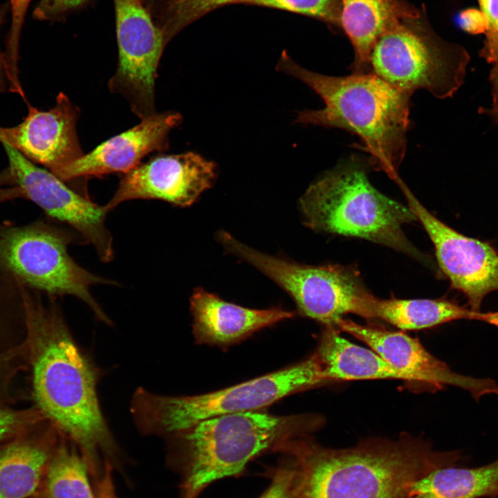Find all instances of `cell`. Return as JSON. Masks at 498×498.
<instances>
[{"instance_id":"21","label":"cell","mask_w":498,"mask_h":498,"mask_svg":"<svg viewBox=\"0 0 498 498\" xmlns=\"http://www.w3.org/2000/svg\"><path fill=\"white\" fill-rule=\"evenodd\" d=\"M326 382L405 377L371 349L342 337L335 326H327L315 353Z\"/></svg>"},{"instance_id":"3","label":"cell","mask_w":498,"mask_h":498,"mask_svg":"<svg viewBox=\"0 0 498 498\" xmlns=\"http://www.w3.org/2000/svg\"><path fill=\"white\" fill-rule=\"evenodd\" d=\"M278 71L297 78L325 103L320 110L299 111L296 122L346 129L358 136L371 167L397 181L409 127L411 95L372 73L335 77L311 71L284 51Z\"/></svg>"},{"instance_id":"11","label":"cell","mask_w":498,"mask_h":498,"mask_svg":"<svg viewBox=\"0 0 498 498\" xmlns=\"http://www.w3.org/2000/svg\"><path fill=\"white\" fill-rule=\"evenodd\" d=\"M2 145L22 197L37 205L49 216L73 228L84 241L93 246L101 261H111L114 257L113 238L106 225L107 212L104 207L70 188L55 174L37 167L11 147Z\"/></svg>"},{"instance_id":"25","label":"cell","mask_w":498,"mask_h":498,"mask_svg":"<svg viewBox=\"0 0 498 498\" xmlns=\"http://www.w3.org/2000/svg\"><path fill=\"white\" fill-rule=\"evenodd\" d=\"M239 3L280 9L319 19L341 30L340 0H241Z\"/></svg>"},{"instance_id":"19","label":"cell","mask_w":498,"mask_h":498,"mask_svg":"<svg viewBox=\"0 0 498 498\" xmlns=\"http://www.w3.org/2000/svg\"><path fill=\"white\" fill-rule=\"evenodd\" d=\"M356 315L380 319L402 330L422 329L463 319L498 327V311H475L445 299H380L369 293L361 301Z\"/></svg>"},{"instance_id":"12","label":"cell","mask_w":498,"mask_h":498,"mask_svg":"<svg viewBox=\"0 0 498 498\" xmlns=\"http://www.w3.org/2000/svg\"><path fill=\"white\" fill-rule=\"evenodd\" d=\"M409 208L434 246L439 265L452 286L467 297L470 308L480 311L484 297L498 290V252L489 243L464 236L431 214L400 181Z\"/></svg>"},{"instance_id":"38","label":"cell","mask_w":498,"mask_h":498,"mask_svg":"<svg viewBox=\"0 0 498 498\" xmlns=\"http://www.w3.org/2000/svg\"><path fill=\"white\" fill-rule=\"evenodd\" d=\"M33 498H44V497H33ZM44 498H45V497H44Z\"/></svg>"},{"instance_id":"1","label":"cell","mask_w":498,"mask_h":498,"mask_svg":"<svg viewBox=\"0 0 498 498\" xmlns=\"http://www.w3.org/2000/svg\"><path fill=\"white\" fill-rule=\"evenodd\" d=\"M19 287L38 410L93 466L99 453L116 450L98 397L99 371L75 340L57 304H45L28 286Z\"/></svg>"},{"instance_id":"16","label":"cell","mask_w":498,"mask_h":498,"mask_svg":"<svg viewBox=\"0 0 498 498\" xmlns=\"http://www.w3.org/2000/svg\"><path fill=\"white\" fill-rule=\"evenodd\" d=\"M183 120L176 111H165L141 120L131 129L104 142L64 167L56 176L66 182L80 178L124 174L153 152L169 147V133Z\"/></svg>"},{"instance_id":"24","label":"cell","mask_w":498,"mask_h":498,"mask_svg":"<svg viewBox=\"0 0 498 498\" xmlns=\"http://www.w3.org/2000/svg\"><path fill=\"white\" fill-rule=\"evenodd\" d=\"M241 0H160L150 14L169 42L180 31L205 15Z\"/></svg>"},{"instance_id":"37","label":"cell","mask_w":498,"mask_h":498,"mask_svg":"<svg viewBox=\"0 0 498 498\" xmlns=\"http://www.w3.org/2000/svg\"><path fill=\"white\" fill-rule=\"evenodd\" d=\"M146 9L149 11L159 0H139Z\"/></svg>"},{"instance_id":"20","label":"cell","mask_w":498,"mask_h":498,"mask_svg":"<svg viewBox=\"0 0 498 498\" xmlns=\"http://www.w3.org/2000/svg\"><path fill=\"white\" fill-rule=\"evenodd\" d=\"M340 1L341 29L354 50L353 73H370V54L378 39L399 19L420 10L405 0Z\"/></svg>"},{"instance_id":"8","label":"cell","mask_w":498,"mask_h":498,"mask_svg":"<svg viewBox=\"0 0 498 498\" xmlns=\"http://www.w3.org/2000/svg\"><path fill=\"white\" fill-rule=\"evenodd\" d=\"M73 240L67 231L42 221L24 226L0 225V273L53 297H77L100 321L111 325L91 288L117 282L80 266L68 250Z\"/></svg>"},{"instance_id":"6","label":"cell","mask_w":498,"mask_h":498,"mask_svg":"<svg viewBox=\"0 0 498 498\" xmlns=\"http://www.w3.org/2000/svg\"><path fill=\"white\" fill-rule=\"evenodd\" d=\"M324 382L326 381L314 353L288 367L203 394L169 396L138 388L132 398L131 412L143 433L173 436L205 419L259 411L293 393Z\"/></svg>"},{"instance_id":"34","label":"cell","mask_w":498,"mask_h":498,"mask_svg":"<svg viewBox=\"0 0 498 498\" xmlns=\"http://www.w3.org/2000/svg\"><path fill=\"white\" fill-rule=\"evenodd\" d=\"M97 498H117L113 486L111 468L109 463L106 465L104 474L100 481Z\"/></svg>"},{"instance_id":"30","label":"cell","mask_w":498,"mask_h":498,"mask_svg":"<svg viewBox=\"0 0 498 498\" xmlns=\"http://www.w3.org/2000/svg\"><path fill=\"white\" fill-rule=\"evenodd\" d=\"M89 0H41L35 10L34 17L39 20L61 19Z\"/></svg>"},{"instance_id":"31","label":"cell","mask_w":498,"mask_h":498,"mask_svg":"<svg viewBox=\"0 0 498 498\" xmlns=\"http://www.w3.org/2000/svg\"><path fill=\"white\" fill-rule=\"evenodd\" d=\"M458 22L464 31L472 35L486 33L488 28L486 17L476 8H468L461 12Z\"/></svg>"},{"instance_id":"22","label":"cell","mask_w":498,"mask_h":498,"mask_svg":"<svg viewBox=\"0 0 498 498\" xmlns=\"http://www.w3.org/2000/svg\"><path fill=\"white\" fill-rule=\"evenodd\" d=\"M498 496V459L477 468L452 465L434 469L409 486L405 498H495Z\"/></svg>"},{"instance_id":"32","label":"cell","mask_w":498,"mask_h":498,"mask_svg":"<svg viewBox=\"0 0 498 498\" xmlns=\"http://www.w3.org/2000/svg\"><path fill=\"white\" fill-rule=\"evenodd\" d=\"M21 197L20 188L15 185L9 167L0 172V203Z\"/></svg>"},{"instance_id":"10","label":"cell","mask_w":498,"mask_h":498,"mask_svg":"<svg viewBox=\"0 0 498 498\" xmlns=\"http://www.w3.org/2000/svg\"><path fill=\"white\" fill-rule=\"evenodd\" d=\"M114 4L118 62L108 88L123 96L143 120L156 113L157 69L169 42L139 0H114Z\"/></svg>"},{"instance_id":"29","label":"cell","mask_w":498,"mask_h":498,"mask_svg":"<svg viewBox=\"0 0 498 498\" xmlns=\"http://www.w3.org/2000/svg\"><path fill=\"white\" fill-rule=\"evenodd\" d=\"M270 476L269 486L259 498H292L294 470L287 457Z\"/></svg>"},{"instance_id":"5","label":"cell","mask_w":498,"mask_h":498,"mask_svg":"<svg viewBox=\"0 0 498 498\" xmlns=\"http://www.w3.org/2000/svg\"><path fill=\"white\" fill-rule=\"evenodd\" d=\"M323 422L317 415L277 416L259 410L210 418L173 436L186 461L185 498H196L211 483L240 474L256 456L308 436Z\"/></svg>"},{"instance_id":"35","label":"cell","mask_w":498,"mask_h":498,"mask_svg":"<svg viewBox=\"0 0 498 498\" xmlns=\"http://www.w3.org/2000/svg\"><path fill=\"white\" fill-rule=\"evenodd\" d=\"M489 82L491 86L492 96L490 107L498 109V63L492 65L489 74Z\"/></svg>"},{"instance_id":"14","label":"cell","mask_w":498,"mask_h":498,"mask_svg":"<svg viewBox=\"0 0 498 498\" xmlns=\"http://www.w3.org/2000/svg\"><path fill=\"white\" fill-rule=\"evenodd\" d=\"M356 339L365 342L406 381L423 382L436 388L451 385L468 391L475 399L498 394V385L490 378H476L453 371L429 353L416 338L407 334L373 326L362 325L341 318L335 324Z\"/></svg>"},{"instance_id":"4","label":"cell","mask_w":498,"mask_h":498,"mask_svg":"<svg viewBox=\"0 0 498 498\" xmlns=\"http://www.w3.org/2000/svg\"><path fill=\"white\" fill-rule=\"evenodd\" d=\"M368 158L351 156L313 183L299 200L305 225L420 256L402 230L403 225L418 221L416 216L409 206L371 185Z\"/></svg>"},{"instance_id":"23","label":"cell","mask_w":498,"mask_h":498,"mask_svg":"<svg viewBox=\"0 0 498 498\" xmlns=\"http://www.w3.org/2000/svg\"><path fill=\"white\" fill-rule=\"evenodd\" d=\"M62 436L50 461L45 476L47 498H97L88 477V464L78 448Z\"/></svg>"},{"instance_id":"18","label":"cell","mask_w":498,"mask_h":498,"mask_svg":"<svg viewBox=\"0 0 498 498\" xmlns=\"http://www.w3.org/2000/svg\"><path fill=\"white\" fill-rule=\"evenodd\" d=\"M62 435L51 425L39 436L0 447V498H28L37 491Z\"/></svg>"},{"instance_id":"28","label":"cell","mask_w":498,"mask_h":498,"mask_svg":"<svg viewBox=\"0 0 498 498\" xmlns=\"http://www.w3.org/2000/svg\"><path fill=\"white\" fill-rule=\"evenodd\" d=\"M46 418L39 411L0 409V441L22 432L30 425Z\"/></svg>"},{"instance_id":"2","label":"cell","mask_w":498,"mask_h":498,"mask_svg":"<svg viewBox=\"0 0 498 498\" xmlns=\"http://www.w3.org/2000/svg\"><path fill=\"white\" fill-rule=\"evenodd\" d=\"M277 452L293 468L292 498H405L414 481L459 459L457 453L435 451L405 434L338 449L305 436L286 441Z\"/></svg>"},{"instance_id":"36","label":"cell","mask_w":498,"mask_h":498,"mask_svg":"<svg viewBox=\"0 0 498 498\" xmlns=\"http://www.w3.org/2000/svg\"><path fill=\"white\" fill-rule=\"evenodd\" d=\"M479 112L481 114L488 116L493 123L498 124V109H493L491 107L484 108L481 107L479 109Z\"/></svg>"},{"instance_id":"26","label":"cell","mask_w":498,"mask_h":498,"mask_svg":"<svg viewBox=\"0 0 498 498\" xmlns=\"http://www.w3.org/2000/svg\"><path fill=\"white\" fill-rule=\"evenodd\" d=\"M11 8V26L7 39L5 53L12 80L19 82L17 62L19 42L27 9L30 0H10Z\"/></svg>"},{"instance_id":"33","label":"cell","mask_w":498,"mask_h":498,"mask_svg":"<svg viewBox=\"0 0 498 498\" xmlns=\"http://www.w3.org/2000/svg\"><path fill=\"white\" fill-rule=\"evenodd\" d=\"M2 17L0 10V27ZM7 89L13 92V85L5 53L2 52L0 48V90L6 91Z\"/></svg>"},{"instance_id":"7","label":"cell","mask_w":498,"mask_h":498,"mask_svg":"<svg viewBox=\"0 0 498 498\" xmlns=\"http://www.w3.org/2000/svg\"><path fill=\"white\" fill-rule=\"evenodd\" d=\"M470 60L461 45L445 41L432 28L424 6L402 18L376 42L370 73L412 94L425 89L434 97H452L464 84Z\"/></svg>"},{"instance_id":"17","label":"cell","mask_w":498,"mask_h":498,"mask_svg":"<svg viewBox=\"0 0 498 498\" xmlns=\"http://www.w3.org/2000/svg\"><path fill=\"white\" fill-rule=\"evenodd\" d=\"M195 342L228 347L248 338L255 332L295 315L281 308L257 310L223 301L202 288L190 298Z\"/></svg>"},{"instance_id":"15","label":"cell","mask_w":498,"mask_h":498,"mask_svg":"<svg viewBox=\"0 0 498 498\" xmlns=\"http://www.w3.org/2000/svg\"><path fill=\"white\" fill-rule=\"evenodd\" d=\"M27 107V115L20 123L0 126V142L57 176L84 154L76 130L80 111L62 92L56 97L55 106L47 111L28 102Z\"/></svg>"},{"instance_id":"13","label":"cell","mask_w":498,"mask_h":498,"mask_svg":"<svg viewBox=\"0 0 498 498\" xmlns=\"http://www.w3.org/2000/svg\"><path fill=\"white\" fill-rule=\"evenodd\" d=\"M216 174L214 162L193 151L155 156L122 174L118 189L103 207L108 213L121 203L134 199L189 206L212 185Z\"/></svg>"},{"instance_id":"9","label":"cell","mask_w":498,"mask_h":498,"mask_svg":"<svg viewBox=\"0 0 498 498\" xmlns=\"http://www.w3.org/2000/svg\"><path fill=\"white\" fill-rule=\"evenodd\" d=\"M219 238L232 255L254 266L286 290L304 316L335 326L347 313L355 314L369 292L353 270L338 265L296 264L253 250L225 232Z\"/></svg>"},{"instance_id":"27","label":"cell","mask_w":498,"mask_h":498,"mask_svg":"<svg viewBox=\"0 0 498 498\" xmlns=\"http://www.w3.org/2000/svg\"><path fill=\"white\" fill-rule=\"evenodd\" d=\"M488 24L480 56L492 65L498 63V0H477Z\"/></svg>"}]
</instances>
